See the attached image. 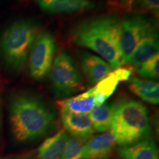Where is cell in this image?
Instances as JSON below:
<instances>
[{
  "label": "cell",
  "instance_id": "cell-20",
  "mask_svg": "<svg viewBox=\"0 0 159 159\" xmlns=\"http://www.w3.org/2000/svg\"><path fill=\"white\" fill-rule=\"evenodd\" d=\"M83 142L69 136L60 159H83Z\"/></svg>",
  "mask_w": 159,
  "mask_h": 159
},
{
  "label": "cell",
  "instance_id": "cell-22",
  "mask_svg": "<svg viewBox=\"0 0 159 159\" xmlns=\"http://www.w3.org/2000/svg\"><path fill=\"white\" fill-rule=\"evenodd\" d=\"M0 159H5V158H0Z\"/></svg>",
  "mask_w": 159,
  "mask_h": 159
},
{
  "label": "cell",
  "instance_id": "cell-2",
  "mask_svg": "<svg viewBox=\"0 0 159 159\" xmlns=\"http://www.w3.org/2000/svg\"><path fill=\"white\" fill-rule=\"evenodd\" d=\"M121 20L115 15H103L84 20L75 27L71 40L104 58L114 69L123 64L119 49Z\"/></svg>",
  "mask_w": 159,
  "mask_h": 159
},
{
  "label": "cell",
  "instance_id": "cell-14",
  "mask_svg": "<svg viewBox=\"0 0 159 159\" xmlns=\"http://www.w3.org/2000/svg\"><path fill=\"white\" fill-rule=\"evenodd\" d=\"M118 154L121 159H158L156 144L150 138L127 146H120Z\"/></svg>",
  "mask_w": 159,
  "mask_h": 159
},
{
  "label": "cell",
  "instance_id": "cell-3",
  "mask_svg": "<svg viewBox=\"0 0 159 159\" xmlns=\"http://www.w3.org/2000/svg\"><path fill=\"white\" fill-rule=\"evenodd\" d=\"M39 33V24L31 19L19 20L4 30L0 37V52L11 72L20 74L25 69Z\"/></svg>",
  "mask_w": 159,
  "mask_h": 159
},
{
  "label": "cell",
  "instance_id": "cell-18",
  "mask_svg": "<svg viewBox=\"0 0 159 159\" xmlns=\"http://www.w3.org/2000/svg\"><path fill=\"white\" fill-rule=\"evenodd\" d=\"M115 103L95 105L89 113V118L94 130L105 132L111 128Z\"/></svg>",
  "mask_w": 159,
  "mask_h": 159
},
{
  "label": "cell",
  "instance_id": "cell-19",
  "mask_svg": "<svg viewBox=\"0 0 159 159\" xmlns=\"http://www.w3.org/2000/svg\"><path fill=\"white\" fill-rule=\"evenodd\" d=\"M138 74L144 78L156 80L159 77V54L152 55V57L142 63L139 67Z\"/></svg>",
  "mask_w": 159,
  "mask_h": 159
},
{
  "label": "cell",
  "instance_id": "cell-6",
  "mask_svg": "<svg viewBox=\"0 0 159 159\" xmlns=\"http://www.w3.org/2000/svg\"><path fill=\"white\" fill-rule=\"evenodd\" d=\"M56 52L55 38L49 32L39 33L29 56V72L36 81L47 78L52 66Z\"/></svg>",
  "mask_w": 159,
  "mask_h": 159
},
{
  "label": "cell",
  "instance_id": "cell-13",
  "mask_svg": "<svg viewBox=\"0 0 159 159\" xmlns=\"http://www.w3.org/2000/svg\"><path fill=\"white\" fill-rule=\"evenodd\" d=\"M43 12L55 13H72L92 10L95 4L89 0H35Z\"/></svg>",
  "mask_w": 159,
  "mask_h": 159
},
{
  "label": "cell",
  "instance_id": "cell-8",
  "mask_svg": "<svg viewBox=\"0 0 159 159\" xmlns=\"http://www.w3.org/2000/svg\"><path fill=\"white\" fill-rule=\"evenodd\" d=\"M116 144L112 131L95 136L83 145V159H108Z\"/></svg>",
  "mask_w": 159,
  "mask_h": 159
},
{
  "label": "cell",
  "instance_id": "cell-9",
  "mask_svg": "<svg viewBox=\"0 0 159 159\" xmlns=\"http://www.w3.org/2000/svg\"><path fill=\"white\" fill-rule=\"evenodd\" d=\"M131 75V71L127 69H114L105 78L97 83L93 87L96 105H102L105 101L114 94L119 83L121 81L128 80Z\"/></svg>",
  "mask_w": 159,
  "mask_h": 159
},
{
  "label": "cell",
  "instance_id": "cell-10",
  "mask_svg": "<svg viewBox=\"0 0 159 159\" xmlns=\"http://www.w3.org/2000/svg\"><path fill=\"white\" fill-rule=\"evenodd\" d=\"M158 25L154 21L149 28L148 33L139 43L134 52L130 55L128 63L135 66H140L144 61L156 54L158 50Z\"/></svg>",
  "mask_w": 159,
  "mask_h": 159
},
{
  "label": "cell",
  "instance_id": "cell-7",
  "mask_svg": "<svg viewBox=\"0 0 159 159\" xmlns=\"http://www.w3.org/2000/svg\"><path fill=\"white\" fill-rule=\"evenodd\" d=\"M154 20L146 16H128L121 21L119 49L123 63H128L139 43L142 41Z\"/></svg>",
  "mask_w": 159,
  "mask_h": 159
},
{
  "label": "cell",
  "instance_id": "cell-16",
  "mask_svg": "<svg viewBox=\"0 0 159 159\" xmlns=\"http://www.w3.org/2000/svg\"><path fill=\"white\" fill-rule=\"evenodd\" d=\"M69 136L65 130L58 131L45 139L38 150L39 159H60L62 156Z\"/></svg>",
  "mask_w": 159,
  "mask_h": 159
},
{
  "label": "cell",
  "instance_id": "cell-21",
  "mask_svg": "<svg viewBox=\"0 0 159 159\" xmlns=\"http://www.w3.org/2000/svg\"><path fill=\"white\" fill-rule=\"evenodd\" d=\"M145 11L150 12L155 16H158L159 0H136Z\"/></svg>",
  "mask_w": 159,
  "mask_h": 159
},
{
  "label": "cell",
  "instance_id": "cell-12",
  "mask_svg": "<svg viewBox=\"0 0 159 159\" xmlns=\"http://www.w3.org/2000/svg\"><path fill=\"white\" fill-rule=\"evenodd\" d=\"M80 58L83 74L91 84H97L113 71L110 64L102 57L89 52H83Z\"/></svg>",
  "mask_w": 159,
  "mask_h": 159
},
{
  "label": "cell",
  "instance_id": "cell-5",
  "mask_svg": "<svg viewBox=\"0 0 159 159\" xmlns=\"http://www.w3.org/2000/svg\"><path fill=\"white\" fill-rule=\"evenodd\" d=\"M52 89L59 98L68 97L82 86V76L74 59L66 52H61L53 61L50 70Z\"/></svg>",
  "mask_w": 159,
  "mask_h": 159
},
{
  "label": "cell",
  "instance_id": "cell-1",
  "mask_svg": "<svg viewBox=\"0 0 159 159\" xmlns=\"http://www.w3.org/2000/svg\"><path fill=\"white\" fill-rule=\"evenodd\" d=\"M12 134L21 143L33 142L46 135L55 122V113L43 99L30 93H18L9 105Z\"/></svg>",
  "mask_w": 159,
  "mask_h": 159
},
{
  "label": "cell",
  "instance_id": "cell-17",
  "mask_svg": "<svg viewBox=\"0 0 159 159\" xmlns=\"http://www.w3.org/2000/svg\"><path fill=\"white\" fill-rule=\"evenodd\" d=\"M129 88L134 94L140 97L145 102L153 105L158 104V83L151 80H143L134 77L129 81Z\"/></svg>",
  "mask_w": 159,
  "mask_h": 159
},
{
  "label": "cell",
  "instance_id": "cell-11",
  "mask_svg": "<svg viewBox=\"0 0 159 159\" xmlns=\"http://www.w3.org/2000/svg\"><path fill=\"white\" fill-rule=\"evenodd\" d=\"M61 119L65 130L81 142L88 140L94 134V130L88 115L61 112Z\"/></svg>",
  "mask_w": 159,
  "mask_h": 159
},
{
  "label": "cell",
  "instance_id": "cell-4",
  "mask_svg": "<svg viewBox=\"0 0 159 159\" xmlns=\"http://www.w3.org/2000/svg\"><path fill=\"white\" fill-rule=\"evenodd\" d=\"M111 131L117 144L127 146L150 138L151 127L146 106L136 100L115 102Z\"/></svg>",
  "mask_w": 159,
  "mask_h": 159
},
{
  "label": "cell",
  "instance_id": "cell-15",
  "mask_svg": "<svg viewBox=\"0 0 159 159\" xmlns=\"http://www.w3.org/2000/svg\"><path fill=\"white\" fill-rule=\"evenodd\" d=\"M61 112L75 114H87L96 105L93 89L71 98L61 99L57 102Z\"/></svg>",
  "mask_w": 159,
  "mask_h": 159
}]
</instances>
